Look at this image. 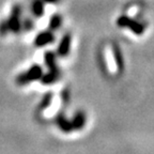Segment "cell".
Returning <instances> with one entry per match:
<instances>
[{
    "mask_svg": "<svg viewBox=\"0 0 154 154\" xmlns=\"http://www.w3.org/2000/svg\"><path fill=\"white\" fill-rule=\"evenodd\" d=\"M42 75H43V69H42L41 65L33 64L29 67L27 71L17 75L16 84L18 86H25V85H28L32 82L41 79Z\"/></svg>",
    "mask_w": 154,
    "mask_h": 154,
    "instance_id": "1",
    "label": "cell"
},
{
    "mask_svg": "<svg viewBox=\"0 0 154 154\" xmlns=\"http://www.w3.org/2000/svg\"><path fill=\"white\" fill-rule=\"evenodd\" d=\"M22 13H23V8L20 5H15L11 9V13L9 15V18L7 19L8 26H9L10 32L13 33H18L23 30L22 28Z\"/></svg>",
    "mask_w": 154,
    "mask_h": 154,
    "instance_id": "2",
    "label": "cell"
},
{
    "mask_svg": "<svg viewBox=\"0 0 154 154\" xmlns=\"http://www.w3.org/2000/svg\"><path fill=\"white\" fill-rule=\"evenodd\" d=\"M117 25L120 28L128 29L133 33L137 34V35H141L144 32V30H146L143 24H141V23L136 20V19L132 18V17L126 16V15L119 16L118 19H117Z\"/></svg>",
    "mask_w": 154,
    "mask_h": 154,
    "instance_id": "3",
    "label": "cell"
},
{
    "mask_svg": "<svg viewBox=\"0 0 154 154\" xmlns=\"http://www.w3.org/2000/svg\"><path fill=\"white\" fill-rule=\"evenodd\" d=\"M55 41V34L51 30H45L41 31L36 34L34 38V45L36 47H44L46 45H49Z\"/></svg>",
    "mask_w": 154,
    "mask_h": 154,
    "instance_id": "4",
    "label": "cell"
},
{
    "mask_svg": "<svg viewBox=\"0 0 154 154\" xmlns=\"http://www.w3.org/2000/svg\"><path fill=\"white\" fill-rule=\"evenodd\" d=\"M71 45H72V36L70 33H65L60 40V43L57 48V55L60 57H66L71 51Z\"/></svg>",
    "mask_w": 154,
    "mask_h": 154,
    "instance_id": "5",
    "label": "cell"
},
{
    "mask_svg": "<svg viewBox=\"0 0 154 154\" xmlns=\"http://www.w3.org/2000/svg\"><path fill=\"white\" fill-rule=\"evenodd\" d=\"M56 124L59 130L62 131L63 133H71L74 131L71 119H67L63 112L58 113V116L56 117Z\"/></svg>",
    "mask_w": 154,
    "mask_h": 154,
    "instance_id": "6",
    "label": "cell"
},
{
    "mask_svg": "<svg viewBox=\"0 0 154 154\" xmlns=\"http://www.w3.org/2000/svg\"><path fill=\"white\" fill-rule=\"evenodd\" d=\"M44 61H45L46 66L48 67V71L60 73V70L57 64V55L54 51H46L44 54Z\"/></svg>",
    "mask_w": 154,
    "mask_h": 154,
    "instance_id": "7",
    "label": "cell"
},
{
    "mask_svg": "<svg viewBox=\"0 0 154 154\" xmlns=\"http://www.w3.org/2000/svg\"><path fill=\"white\" fill-rule=\"evenodd\" d=\"M71 121H72L73 130L74 131L82 130V128H85V125H86V122H87L86 113L82 110L77 111V112L73 116V118L71 119Z\"/></svg>",
    "mask_w": 154,
    "mask_h": 154,
    "instance_id": "8",
    "label": "cell"
},
{
    "mask_svg": "<svg viewBox=\"0 0 154 154\" xmlns=\"http://www.w3.org/2000/svg\"><path fill=\"white\" fill-rule=\"evenodd\" d=\"M30 11L34 18H40L45 13V3L43 0H33L30 5Z\"/></svg>",
    "mask_w": 154,
    "mask_h": 154,
    "instance_id": "9",
    "label": "cell"
},
{
    "mask_svg": "<svg viewBox=\"0 0 154 154\" xmlns=\"http://www.w3.org/2000/svg\"><path fill=\"white\" fill-rule=\"evenodd\" d=\"M60 77V73H55V72H51L48 71L47 73H43L41 77V82L44 85H51L54 82H56Z\"/></svg>",
    "mask_w": 154,
    "mask_h": 154,
    "instance_id": "10",
    "label": "cell"
},
{
    "mask_svg": "<svg viewBox=\"0 0 154 154\" xmlns=\"http://www.w3.org/2000/svg\"><path fill=\"white\" fill-rule=\"evenodd\" d=\"M61 25H62V16L60 14H54L49 18L48 27H49V30H51V31L58 30L61 27Z\"/></svg>",
    "mask_w": 154,
    "mask_h": 154,
    "instance_id": "11",
    "label": "cell"
},
{
    "mask_svg": "<svg viewBox=\"0 0 154 154\" xmlns=\"http://www.w3.org/2000/svg\"><path fill=\"white\" fill-rule=\"evenodd\" d=\"M34 26V20L31 17H26L25 19H23L22 22V28L23 30H26V31H30Z\"/></svg>",
    "mask_w": 154,
    "mask_h": 154,
    "instance_id": "12",
    "label": "cell"
},
{
    "mask_svg": "<svg viewBox=\"0 0 154 154\" xmlns=\"http://www.w3.org/2000/svg\"><path fill=\"white\" fill-rule=\"evenodd\" d=\"M113 54H115V59H116V63H117V66H118V70H122L123 69V59H122V55H121L120 51L118 48H115L113 51Z\"/></svg>",
    "mask_w": 154,
    "mask_h": 154,
    "instance_id": "13",
    "label": "cell"
},
{
    "mask_svg": "<svg viewBox=\"0 0 154 154\" xmlns=\"http://www.w3.org/2000/svg\"><path fill=\"white\" fill-rule=\"evenodd\" d=\"M10 32L9 30V26H8V23H7V19H3L0 22V35H7L8 33Z\"/></svg>",
    "mask_w": 154,
    "mask_h": 154,
    "instance_id": "14",
    "label": "cell"
},
{
    "mask_svg": "<svg viewBox=\"0 0 154 154\" xmlns=\"http://www.w3.org/2000/svg\"><path fill=\"white\" fill-rule=\"evenodd\" d=\"M51 100H53V95H51V94H47V95H45L43 97V100L41 101L40 107H41V108H43V109H45L46 107H48V106H49Z\"/></svg>",
    "mask_w": 154,
    "mask_h": 154,
    "instance_id": "15",
    "label": "cell"
},
{
    "mask_svg": "<svg viewBox=\"0 0 154 154\" xmlns=\"http://www.w3.org/2000/svg\"><path fill=\"white\" fill-rule=\"evenodd\" d=\"M44 3H48V5H56V3H58L60 0H43Z\"/></svg>",
    "mask_w": 154,
    "mask_h": 154,
    "instance_id": "16",
    "label": "cell"
}]
</instances>
